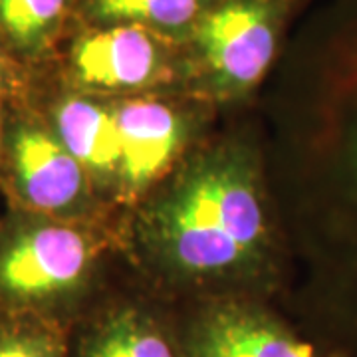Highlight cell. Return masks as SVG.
<instances>
[{
	"instance_id": "9",
	"label": "cell",
	"mask_w": 357,
	"mask_h": 357,
	"mask_svg": "<svg viewBox=\"0 0 357 357\" xmlns=\"http://www.w3.org/2000/svg\"><path fill=\"white\" fill-rule=\"evenodd\" d=\"M84 0H0V44L26 70L58 52Z\"/></svg>"
},
{
	"instance_id": "16",
	"label": "cell",
	"mask_w": 357,
	"mask_h": 357,
	"mask_svg": "<svg viewBox=\"0 0 357 357\" xmlns=\"http://www.w3.org/2000/svg\"><path fill=\"white\" fill-rule=\"evenodd\" d=\"M330 357H356V356H351V354H347V351H335V354H332Z\"/></svg>"
},
{
	"instance_id": "8",
	"label": "cell",
	"mask_w": 357,
	"mask_h": 357,
	"mask_svg": "<svg viewBox=\"0 0 357 357\" xmlns=\"http://www.w3.org/2000/svg\"><path fill=\"white\" fill-rule=\"evenodd\" d=\"M46 121L88 175L105 177L119 171L121 149L114 112L102 103L77 91H66L52 102Z\"/></svg>"
},
{
	"instance_id": "11",
	"label": "cell",
	"mask_w": 357,
	"mask_h": 357,
	"mask_svg": "<svg viewBox=\"0 0 357 357\" xmlns=\"http://www.w3.org/2000/svg\"><path fill=\"white\" fill-rule=\"evenodd\" d=\"M79 357H178L163 328L133 307L103 316L86 333Z\"/></svg>"
},
{
	"instance_id": "14",
	"label": "cell",
	"mask_w": 357,
	"mask_h": 357,
	"mask_svg": "<svg viewBox=\"0 0 357 357\" xmlns=\"http://www.w3.org/2000/svg\"><path fill=\"white\" fill-rule=\"evenodd\" d=\"M28 70L20 66L0 44V102H20L26 93Z\"/></svg>"
},
{
	"instance_id": "4",
	"label": "cell",
	"mask_w": 357,
	"mask_h": 357,
	"mask_svg": "<svg viewBox=\"0 0 357 357\" xmlns=\"http://www.w3.org/2000/svg\"><path fill=\"white\" fill-rule=\"evenodd\" d=\"M290 0H218L187 44L218 89L244 91L272 64Z\"/></svg>"
},
{
	"instance_id": "10",
	"label": "cell",
	"mask_w": 357,
	"mask_h": 357,
	"mask_svg": "<svg viewBox=\"0 0 357 357\" xmlns=\"http://www.w3.org/2000/svg\"><path fill=\"white\" fill-rule=\"evenodd\" d=\"M218 0H84L86 24H135L175 42H187Z\"/></svg>"
},
{
	"instance_id": "5",
	"label": "cell",
	"mask_w": 357,
	"mask_h": 357,
	"mask_svg": "<svg viewBox=\"0 0 357 357\" xmlns=\"http://www.w3.org/2000/svg\"><path fill=\"white\" fill-rule=\"evenodd\" d=\"M175 44L178 42L135 24L82 22L66 48V74L77 89L149 88L167 76Z\"/></svg>"
},
{
	"instance_id": "13",
	"label": "cell",
	"mask_w": 357,
	"mask_h": 357,
	"mask_svg": "<svg viewBox=\"0 0 357 357\" xmlns=\"http://www.w3.org/2000/svg\"><path fill=\"white\" fill-rule=\"evenodd\" d=\"M335 181L342 199L357 218V52L345 72L342 115L335 137ZM332 161V163H333Z\"/></svg>"
},
{
	"instance_id": "12",
	"label": "cell",
	"mask_w": 357,
	"mask_h": 357,
	"mask_svg": "<svg viewBox=\"0 0 357 357\" xmlns=\"http://www.w3.org/2000/svg\"><path fill=\"white\" fill-rule=\"evenodd\" d=\"M0 357H68V330L28 312H0Z\"/></svg>"
},
{
	"instance_id": "6",
	"label": "cell",
	"mask_w": 357,
	"mask_h": 357,
	"mask_svg": "<svg viewBox=\"0 0 357 357\" xmlns=\"http://www.w3.org/2000/svg\"><path fill=\"white\" fill-rule=\"evenodd\" d=\"M187 357H319L316 347L260 310L236 304L206 312L192 328Z\"/></svg>"
},
{
	"instance_id": "15",
	"label": "cell",
	"mask_w": 357,
	"mask_h": 357,
	"mask_svg": "<svg viewBox=\"0 0 357 357\" xmlns=\"http://www.w3.org/2000/svg\"><path fill=\"white\" fill-rule=\"evenodd\" d=\"M4 105H6V102H0V137H2V121H4Z\"/></svg>"
},
{
	"instance_id": "7",
	"label": "cell",
	"mask_w": 357,
	"mask_h": 357,
	"mask_svg": "<svg viewBox=\"0 0 357 357\" xmlns=\"http://www.w3.org/2000/svg\"><path fill=\"white\" fill-rule=\"evenodd\" d=\"M119 135V175L131 189L149 185L165 171L183 143V121L167 103L128 100L114 109Z\"/></svg>"
},
{
	"instance_id": "3",
	"label": "cell",
	"mask_w": 357,
	"mask_h": 357,
	"mask_svg": "<svg viewBox=\"0 0 357 357\" xmlns=\"http://www.w3.org/2000/svg\"><path fill=\"white\" fill-rule=\"evenodd\" d=\"M0 177L26 213L68 218L88 197V173L58 139L44 115H4Z\"/></svg>"
},
{
	"instance_id": "1",
	"label": "cell",
	"mask_w": 357,
	"mask_h": 357,
	"mask_svg": "<svg viewBox=\"0 0 357 357\" xmlns=\"http://www.w3.org/2000/svg\"><path fill=\"white\" fill-rule=\"evenodd\" d=\"M165 258L189 276H213L248 262L264 243V213L241 159H206L175 185L153 217Z\"/></svg>"
},
{
	"instance_id": "2",
	"label": "cell",
	"mask_w": 357,
	"mask_h": 357,
	"mask_svg": "<svg viewBox=\"0 0 357 357\" xmlns=\"http://www.w3.org/2000/svg\"><path fill=\"white\" fill-rule=\"evenodd\" d=\"M93 260L89 234L77 225L22 213L0 229V312H28L66 324Z\"/></svg>"
}]
</instances>
